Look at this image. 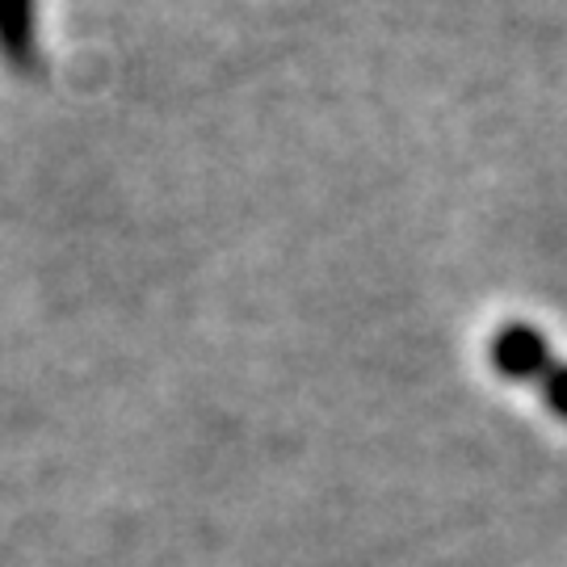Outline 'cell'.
Masks as SVG:
<instances>
[{"mask_svg": "<svg viewBox=\"0 0 567 567\" xmlns=\"http://www.w3.org/2000/svg\"><path fill=\"white\" fill-rule=\"evenodd\" d=\"M487 362L508 383H543V374L555 365L550 362L547 337L534 324H526V320H513V324H505L492 337Z\"/></svg>", "mask_w": 567, "mask_h": 567, "instance_id": "cell-1", "label": "cell"}, {"mask_svg": "<svg viewBox=\"0 0 567 567\" xmlns=\"http://www.w3.org/2000/svg\"><path fill=\"white\" fill-rule=\"evenodd\" d=\"M538 386H543V404H547V412L555 416V421H564L567 425V362L550 365Z\"/></svg>", "mask_w": 567, "mask_h": 567, "instance_id": "cell-3", "label": "cell"}, {"mask_svg": "<svg viewBox=\"0 0 567 567\" xmlns=\"http://www.w3.org/2000/svg\"><path fill=\"white\" fill-rule=\"evenodd\" d=\"M0 63L13 76H34L39 51V0H0Z\"/></svg>", "mask_w": 567, "mask_h": 567, "instance_id": "cell-2", "label": "cell"}]
</instances>
